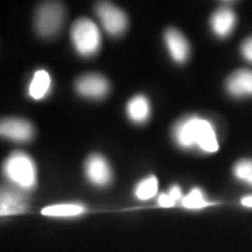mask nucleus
I'll list each match as a JSON object with an SVG mask.
<instances>
[{
  "instance_id": "obj_1",
  "label": "nucleus",
  "mask_w": 252,
  "mask_h": 252,
  "mask_svg": "<svg viewBox=\"0 0 252 252\" xmlns=\"http://www.w3.org/2000/svg\"><path fill=\"white\" fill-rule=\"evenodd\" d=\"M174 140L182 149H193L207 153H214L219 150V143L212 123L204 118L187 117L181 119L173 130Z\"/></svg>"
},
{
  "instance_id": "obj_2",
  "label": "nucleus",
  "mask_w": 252,
  "mask_h": 252,
  "mask_svg": "<svg viewBox=\"0 0 252 252\" xmlns=\"http://www.w3.org/2000/svg\"><path fill=\"white\" fill-rule=\"evenodd\" d=\"M4 175L19 189H32L36 184V167L24 152L9 154L4 162Z\"/></svg>"
},
{
  "instance_id": "obj_3",
  "label": "nucleus",
  "mask_w": 252,
  "mask_h": 252,
  "mask_svg": "<svg viewBox=\"0 0 252 252\" xmlns=\"http://www.w3.org/2000/svg\"><path fill=\"white\" fill-rule=\"evenodd\" d=\"M71 42L76 52L84 58L97 54L100 48V33L97 25L88 18H80L72 24Z\"/></svg>"
},
{
  "instance_id": "obj_4",
  "label": "nucleus",
  "mask_w": 252,
  "mask_h": 252,
  "mask_svg": "<svg viewBox=\"0 0 252 252\" xmlns=\"http://www.w3.org/2000/svg\"><path fill=\"white\" fill-rule=\"evenodd\" d=\"M64 19V6L58 1H47L37 7L35 28L42 36H52L58 33Z\"/></svg>"
},
{
  "instance_id": "obj_5",
  "label": "nucleus",
  "mask_w": 252,
  "mask_h": 252,
  "mask_svg": "<svg viewBox=\"0 0 252 252\" xmlns=\"http://www.w3.org/2000/svg\"><path fill=\"white\" fill-rule=\"evenodd\" d=\"M96 12L104 30L112 36H118L127 27V17L121 8L111 2H99L96 6Z\"/></svg>"
},
{
  "instance_id": "obj_6",
  "label": "nucleus",
  "mask_w": 252,
  "mask_h": 252,
  "mask_svg": "<svg viewBox=\"0 0 252 252\" xmlns=\"http://www.w3.org/2000/svg\"><path fill=\"white\" fill-rule=\"evenodd\" d=\"M84 172L91 184L98 187L108 186L111 182L112 171L109 162L100 154H91L84 163Z\"/></svg>"
},
{
  "instance_id": "obj_7",
  "label": "nucleus",
  "mask_w": 252,
  "mask_h": 252,
  "mask_svg": "<svg viewBox=\"0 0 252 252\" xmlns=\"http://www.w3.org/2000/svg\"><path fill=\"white\" fill-rule=\"evenodd\" d=\"M75 89L81 96L87 98L100 99L109 93L110 86L105 77L99 74H86L78 77Z\"/></svg>"
},
{
  "instance_id": "obj_8",
  "label": "nucleus",
  "mask_w": 252,
  "mask_h": 252,
  "mask_svg": "<svg viewBox=\"0 0 252 252\" xmlns=\"http://www.w3.org/2000/svg\"><path fill=\"white\" fill-rule=\"evenodd\" d=\"M0 133L6 139L26 143L34 137V127L23 118H4L0 124Z\"/></svg>"
},
{
  "instance_id": "obj_9",
  "label": "nucleus",
  "mask_w": 252,
  "mask_h": 252,
  "mask_svg": "<svg viewBox=\"0 0 252 252\" xmlns=\"http://www.w3.org/2000/svg\"><path fill=\"white\" fill-rule=\"evenodd\" d=\"M165 43L167 49H168L169 55L176 63H184L187 61L189 53H190V47L187 39L180 31L175 28H168L165 32Z\"/></svg>"
},
{
  "instance_id": "obj_10",
  "label": "nucleus",
  "mask_w": 252,
  "mask_h": 252,
  "mask_svg": "<svg viewBox=\"0 0 252 252\" xmlns=\"http://www.w3.org/2000/svg\"><path fill=\"white\" fill-rule=\"evenodd\" d=\"M226 90L231 96H252V70L241 69L235 71L226 80Z\"/></svg>"
},
{
  "instance_id": "obj_11",
  "label": "nucleus",
  "mask_w": 252,
  "mask_h": 252,
  "mask_svg": "<svg viewBox=\"0 0 252 252\" xmlns=\"http://www.w3.org/2000/svg\"><path fill=\"white\" fill-rule=\"evenodd\" d=\"M27 208L24 194L14 188L2 189L0 198V214L1 216L15 215L24 213Z\"/></svg>"
},
{
  "instance_id": "obj_12",
  "label": "nucleus",
  "mask_w": 252,
  "mask_h": 252,
  "mask_svg": "<svg viewBox=\"0 0 252 252\" xmlns=\"http://www.w3.org/2000/svg\"><path fill=\"white\" fill-rule=\"evenodd\" d=\"M236 14L228 7L219 8L210 18V26L219 37H226L236 26Z\"/></svg>"
},
{
  "instance_id": "obj_13",
  "label": "nucleus",
  "mask_w": 252,
  "mask_h": 252,
  "mask_svg": "<svg viewBox=\"0 0 252 252\" xmlns=\"http://www.w3.org/2000/svg\"><path fill=\"white\" fill-rule=\"evenodd\" d=\"M127 117L135 124H144L150 118V102L143 94H137L128 100L126 105Z\"/></svg>"
},
{
  "instance_id": "obj_14",
  "label": "nucleus",
  "mask_w": 252,
  "mask_h": 252,
  "mask_svg": "<svg viewBox=\"0 0 252 252\" xmlns=\"http://www.w3.org/2000/svg\"><path fill=\"white\" fill-rule=\"evenodd\" d=\"M50 84H52V78L50 75L46 70H37L32 78L30 88H28V94L33 99L40 100L43 99L48 94L50 90Z\"/></svg>"
},
{
  "instance_id": "obj_15",
  "label": "nucleus",
  "mask_w": 252,
  "mask_h": 252,
  "mask_svg": "<svg viewBox=\"0 0 252 252\" xmlns=\"http://www.w3.org/2000/svg\"><path fill=\"white\" fill-rule=\"evenodd\" d=\"M86 213V208L78 203H60L43 208L41 214L49 217H74Z\"/></svg>"
},
{
  "instance_id": "obj_16",
  "label": "nucleus",
  "mask_w": 252,
  "mask_h": 252,
  "mask_svg": "<svg viewBox=\"0 0 252 252\" xmlns=\"http://www.w3.org/2000/svg\"><path fill=\"white\" fill-rule=\"evenodd\" d=\"M158 193V179L154 175L141 180L135 186L134 195L138 200L147 201L156 196Z\"/></svg>"
},
{
  "instance_id": "obj_17",
  "label": "nucleus",
  "mask_w": 252,
  "mask_h": 252,
  "mask_svg": "<svg viewBox=\"0 0 252 252\" xmlns=\"http://www.w3.org/2000/svg\"><path fill=\"white\" fill-rule=\"evenodd\" d=\"M182 207L186 208V209H203V208L209 207L214 204L210 201H208L206 197H204L203 191L198 188H194L189 191L188 195H186L182 198L181 201Z\"/></svg>"
},
{
  "instance_id": "obj_18",
  "label": "nucleus",
  "mask_w": 252,
  "mask_h": 252,
  "mask_svg": "<svg viewBox=\"0 0 252 252\" xmlns=\"http://www.w3.org/2000/svg\"><path fill=\"white\" fill-rule=\"evenodd\" d=\"M234 174L238 180L252 186V160L243 159L236 162L234 167Z\"/></svg>"
},
{
  "instance_id": "obj_19",
  "label": "nucleus",
  "mask_w": 252,
  "mask_h": 252,
  "mask_svg": "<svg viewBox=\"0 0 252 252\" xmlns=\"http://www.w3.org/2000/svg\"><path fill=\"white\" fill-rule=\"evenodd\" d=\"M241 52L243 58L249 62H252V36L248 37L241 47Z\"/></svg>"
},
{
  "instance_id": "obj_20",
  "label": "nucleus",
  "mask_w": 252,
  "mask_h": 252,
  "mask_svg": "<svg viewBox=\"0 0 252 252\" xmlns=\"http://www.w3.org/2000/svg\"><path fill=\"white\" fill-rule=\"evenodd\" d=\"M175 200L168 193L161 194L159 198H158V204L162 208H172L175 206Z\"/></svg>"
},
{
  "instance_id": "obj_21",
  "label": "nucleus",
  "mask_w": 252,
  "mask_h": 252,
  "mask_svg": "<svg viewBox=\"0 0 252 252\" xmlns=\"http://www.w3.org/2000/svg\"><path fill=\"white\" fill-rule=\"evenodd\" d=\"M168 194L171 195V196L174 198L175 202H178V201H182V198H184V196H182V191L181 189L179 186H173V187H171V189H169Z\"/></svg>"
},
{
  "instance_id": "obj_22",
  "label": "nucleus",
  "mask_w": 252,
  "mask_h": 252,
  "mask_svg": "<svg viewBox=\"0 0 252 252\" xmlns=\"http://www.w3.org/2000/svg\"><path fill=\"white\" fill-rule=\"evenodd\" d=\"M241 203H242V206H244V207L252 208V195H249V196H245L242 198Z\"/></svg>"
}]
</instances>
